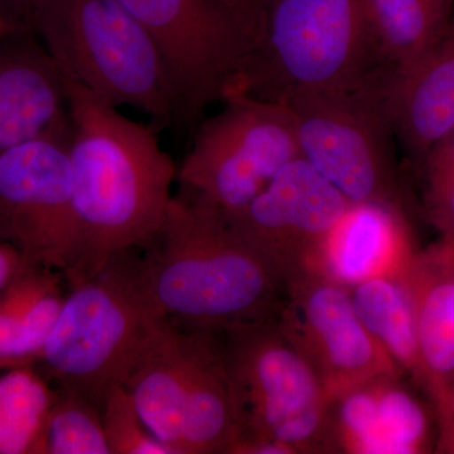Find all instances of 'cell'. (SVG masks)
Listing matches in <instances>:
<instances>
[{
	"instance_id": "6da1fadb",
	"label": "cell",
	"mask_w": 454,
	"mask_h": 454,
	"mask_svg": "<svg viewBox=\"0 0 454 454\" xmlns=\"http://www.w3.org/2000/svg\"><path fill=\"white\" fill-rule=\"evenodd\" d=\"M66 82L71 184L79 259L70 288L97 277L121 254L145 249L162 229L177 168L155 130L77 83Z\"/></svg>"
},
{
	"instance_id": "7a4b0ae2",
	"label": "cell",
	"mask_w": 454,
	"mask_h": 454,
	"mask_svg": "<svg viewBox=\"0 0 454 454\" xmlns=\"http://www.w3.org/2000/svg\"><path fill=\"white\" fill-rule=\"evenodd\" d=\"M137 258V279L149 303L191 333H223L276 316L286 278L225 217L173 196L162 229Z\"/></svg>"
},
{
	"instance_id": "3957f363",
	"label": "cell",
	"mask_w": 454,
	"mask_h": 454,
	"mask_svg": "<svg viewBox=\"0 0 454 454\" xmlns=\"http://www.w3.org/2000/svg\"><path fill=\"white\" fill-rule=\"evenodd\" d=\"M31 29L67 82L160 128L178 119L160 50L121 0H38Z\"/></svg>"
},
{
	"instance_id": "277c9868",
	"label": "cell",
	"mask_w": 454,
	"mask_h": 454,
	"mask_svg": "<svg viewBox=\"0 0 454 454\" xmlns=\"http://www.w3.org/2000/svg\"><path fill=\"white\" fill-rule=\"evenodd\" d=\"M390 71L364 0H264L247 92L286 103L365 88Z\"/></svg>"
},
{
	"instance_id": "5b68a950",
	"label": "cell",
	"mask_w": 454,
	"mask_h": 454,
	"mask_svg": "<svg viewBox=\"0 0 454 454\" xmlns=\"http://www.w3.org/2000/svg\"><path fill=\"white\" fill-rule=\"evenodd\" d=\"M133 253L116 255L97 277L71 288L40 358L59 389L100 409L166 318L140 289Z\"/></svg>"
},
{
	"instance_id": "8992f818",
	"label": "cell",
	"mask_w": 454,
	"mask_h": 454,
	"mask_svg": "<svg viewBox=\"0 0 454 454\" xmlns=\"http://www.w3.org/2000/svg\"><path fill=\"white\" fill-rule=\"evenodd\" d=\"M223 349L243 422L241 435L276 442L294 454L333 453L331 400L274 316L225 331Z\"/></svg>"
},
{
	"instance_id": "52a82bcc",
	"label": "cell",
	"mask_w": 454,
	"mask_h": 454,
	"mask_svg": "<svg viewBox=\"0 0 454 454\" xmlns=\"http://www.w3.org/2000/svg\"><path fill=\"white\" fill-rule=\"evenodd\" d=\"M200 125L177 168L179 195L225 219L244 210L274 177L301 158L294 116L286 104L236 92Z\"/></svg>"
},
{
	"instance_id": "ba28073f",
	"label": "cell",
	"mask_w": 454,
	"mask_h": 454,
	"mask_svg": "<svg viewBox=\"0 0 454 454\" xmlns=\"http://www.w3.org/2000/svg\"><path fill=\"white\" fill-rule=\"evenodd\" d=\"M384 79L282 104L294 116L301 157L349 202L381 203L406 212L391 145L395 134L381 94Z\"/></svg>"
},
{
	"instance_id": "9c48e42d",
	"label": "cell",
	"mask_w": 454,
	"mask_h": 454,
	"mask_svg": "<svg viewBox=\"0 0 454 454\" xmlns=\"http://www.w3.org/2000/svg\"><path fill=\"white\" fill-rule=\"evenodd\" d=\"M160 50L191 122L214 103L247 92L255 37L223 0H121Z\"/></svg>"
},
{
	"instance_id": "30bf717a",
	"label": "cell",
	"mask_w": 454,
	"mask_h": 454,
	"mask_svg": "<svg viewBox=\"0 0 454 454\" xmlns=\"http://www.w3.org/2000/svg\"><path fill=\"white\" fill-rule=\"evenodd\" d=\"M70 121L0 154V241L33 267L61 271L79 259L68 146Z\"/></svg>"
},
{
	"instance_id": "8fae6325",
	"label": "cell",
	"mask_w": 454,
	"mask_h": 454,
	"mask_svg": "<svg viewBox=\"0 0 454 454\" xmlns=\"http://www.w3.org/2000/svg\"><path fill=\"white\" fill-rule=\"evenodd\" d=\"M274 318L331 402L381 376L404 378L358 318L349 286L310 271L295 274Z\"/></svg>"
},
{
	"instance_id": "7c38bea8",
	"label": "cell",
	"mask_w": 454,
	"mask_h": 454,
	"mask_svg": "<svg viewBox=\"0 0 454 454\" xmlns=\"http://www.w3.org/2000/svg\"><path fill=\"white\" fill-rule=\"evenodd\" d=\"M349 203L301 157L284 167L243 211L226 221L286 280L309 270Z\"/></svg>"
},
{
	"instance_id": "4fadbf2b",
	"label": "cell",
	"mask_w": 454,
	"mask_h": 454,
	"mask_svg": "<svg viewBox=\"0 0 454 454\" xmlns=\"http://www.w3.org/2000/svg\"><path fill=\"white\" fill-rule=\"evenodd\" d=\"M402 379L381 376L331 402L328 423L334 453L429 452L428 411Z\"/></svg>"
},
{
	"instance_id": "5bb4252c",
	"label": "cell",
	"mask_w": 454,
	"mask_h": 454,
	"mask_svg": "<svg viewBox=\"0 0 454 454\" xmlns=\"http://www.w3.org/2000/svg\"><path fill=\"white\" fill-rule=\"evenodd\" d=\"M66 82L33 29L0 40V154L68 124Z\"/></svg>"
},
{
	"instance_id": "9a60e30c",
	"label": "cell",
	"mask_w": 454,
	"mask_h": 454,
	"mask_svg": "<svg viewBox=\"0 0 454 454\" xmlns=\"http://www.w3.org/2000/svg\"><path fill=\"white\" fill-rule=\"evenodd\" d=\"M411 300L438 424L450 419L454 387V240L414 253L399 277Z\"/></svg>"
},
{
	"instance_id": "2e32d148",
	"label": "cell",
	"mask_w": 454,
	"mask_h": 454,
	"mask_svg": "<svg viewBox=\"0 0 454 454\" xmlns=\"http://www.w3.org/2000/svg\"><path fill=\"white\" fill-rule=\"evenodd\" d=\"M417 252L408 215L381 203H349L307 271L354 286L399 277Z\"/></svg>"
},
{
	"instance_id": "e0dca14e",
	"label": "cell",
	"mask_w": 454,
	"mask_h": 454,
	"mask_svg": "<svg viewBox=\"0 0 454 454\" xmlns=\"http://www.w3.org/2000/svg\"><path fill=\"white\" fill-rule=\"evenodd\" d=\"M394 134L414 160L454 129V17L419 59L390 71L381 85Z\"/></svg>"
},
{
	"instance_id": "ac0fdd59",
	"label": "cell",
	"mask_w": 454,
	"mask_h": 454,
	"mask_svg": "<svg viewBox=\"0 0 454 454\" xmlns=\"http://www.w3.org/2000/svg\"><path fill=\"white\" fill-rule=\"evenodd\" d=\"M195 351V333L164 318L148 337L124 387L146 428L179 453L182 417Z\"/></svg>"
},
{
	"instance_id": "d6986e66",
	"label": "cell",
	"mask_w": 454,
	"mask_h": 454,
	"mask_svg": "<svg viewBox=\"0 0 454 454\" xmlns=\"http://www.w3.org/2000/svg\"><path fill=\"white\" fill-rule=\"evenodd\" d=\"M195 333L182 417L181 454H227L243 422L223 357V333Z\"/></svg>"
},
{
	"instance_id": "ffe728a7",
	"label": "cell",
	"mask_w": 454,
	"mask_h": 454,
	"mask_svg": "<svg viewBox=\"0 0 454 454\" xmlns=\"http://www.w3.org/2000/svg\"><path fill=\"white\" fill-rule=\"evenodd\" d=\"M352 303L367 333L389 355L404 376L427 394L413 307L397 277H378L349 286Z\"/></svg>"
},
{
	"instance_id": "44dd1931",
	"label": "cell",
	"mask_w": 454,
	"mask_h": 454,
	"mask_svg": "<svg viewBox=\"0 0 454 454\" xmlns=\"http://www.w3.org/2000/svg\"><path fill=\"white\" fill-rule=\"evenodd\" d=\"M382 62L391 71L419 59L446 33L454 0H364Z\"/></svg>"
},
{
	"instance_id": "7402d4cb",
	"label": "cell",
	"mask_w": 454,
	"mask_h": 454,
	"mask_svg": "<svg viewBox=\"0 0 454 454\" xmlns=\"http://www.w3.org/2000/svg\"><path fill=\"white\" fill-rule=\"evenodd\" d=\"M56 394L32 367L0 376V454H43L44 424Z\"/></svg>"
},
{
	"instance_id": "603a6c76",
	"label": "cell",
	"mask_w": 454,
	"mask_h": 454,
	"mask_svg": "<svg viewBox=\"0 0 454 454\" xmlns=\"http://www.w3.org/2000/svg\"><path fill=\"white\" fill-rule=\"evenodd\" d=\"M43 454H112L101 409L59 387L44 424Z\"/></svg>"
},
{
	"instance_id": "cb8c5ba5",
	"label": "cell",
	"mask_w": 454,
	"mask_h": 454,
	"mask_svg": "<svg viewBox=\"0 0 454 454\" xmlns=\"http://www.w3.org/2000/svg\"><path fill=\"white\" fill-rule=\"evenodd\" d=\"M59 288L61 277L56 270L25 264L0 292V369H8L20 328L33 306Z\"/></svg>"
},
{
	"instance_id": "d4e9b609",
	"label": "cell",
	"mask_w": 454,
	"mask_h": 454,
	"mask_svg": "<svg viewBox=\"0 0 454 454\" xmlns=\"http://www.w3.org/2000/svg\"><path fill=\"white\" fill-rule=\"evenodd\" d=\"M423 210L442 238L454 240V129L424 155Z\"/></svg>"
},
{
	"instance_id": "484cf974",
	"label": "cell",
	"mask_w": 454,
	"mask_h": 454,
	"mask_svg": "<svg viewBox=\"0 0 454 454\" xmlns=\"http://www.w3.org/2000/svg\"><path fill=\"white\" fill-rule=\"evenodd\" d=\"M101 414L112 454H175L146 428L124 385L110 389Z\"/></svg>"
},
{
	"instance_id": "4316f807",
	"label": "cell",
	"mask_w": 454,
	"mask_h": 454,
	"mask_svg": "<svg viewBox=\"0 0 454 454\" xmlns=\"http://www.w3.org/2000/svg\"><path fill=\"white\" fill-rule=\"evenodd\" d=\"M65 300L61 288H59L47 293L33 306L20 328L7 370L32 367L40 363L42 351L55 327Z\"/></svg>"
},
{
	"instance_id": "83f0119b",
	"label": "cell",
	"mask_w": 454,
	"mask_h": 454,
	"mask_svg": "<svg viewBox=\"0 0 454 454\" xmlns=\"http://www.w3.org/2000/svg\"><path fill=\"white\" fill-rule=\"evenodd\" d=\"M230 8L234 9L245 25L253 32L255 41L258 40L262 13H264V0H223Z\"/></svg>"
},
{
	"instance_id": "f1b7e54d",
	"label": "cell",
	"mask_w": 454,
	"mask_h": 454,
	"mask_svg": "<svg viewBox=\"0 0 454 454\" xmlns=\"http://www.w3.org/2000/svg\"><path fill=\"white\" fill-rule=\"evenodd\" d=\"M38 0H0V13L18 27L31 28L33 9Z\"/></svg>"
},
{
	"instance_id": "f546056e",
	"label": "cell",
	"mask_w": 454,
	"mask_h": 454,
	"mask_svg": "<svg viewBox=\"0 0 454 454\" xmlns=\"http://www.w3.org/2000/svg\"><path fill=\"white\" fill-rule=\"evenodd\" d=\"M22 256L11 245L0 241V292L25 267Z\"/></svg>"
},
{
	"instance_id": "4dcf8cb0",
	"label": "cell",
	"mask_w": 454,
	"mask_h": 454,
	"mask_svg": "<svg viewBox=\"0 0 454 454\" xmlns=\"http://www.w3.org/2000/svg\"><path fill=\"white\" fill-rule=\"evenodd\" d=\"M452 437H454V387L452 390V396H450V419H448L447 423H444L443 426L439 427L438 447L446 443L448 439Z\"/></svg>"
},
{
	"instance_id": "1f68e13d",
	"label": "cell",
	"mask_w": 454,
	"mask_h": 454,
	"mask_svg": "<svg viewBox=\"0 0 454 454\" xmlns=\"http://www.w3.org/2000/svg\"><path fill=\"white\" fill-rule=\"evenodd\" d=\"M16 28L18 26L12 23L4 14L0 13V40Z\"/></svg>"
}]
</instances>
